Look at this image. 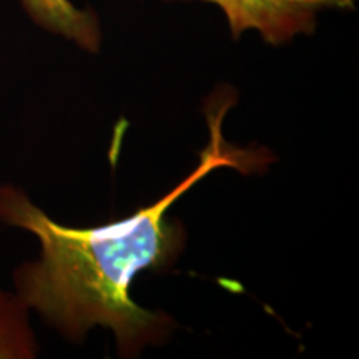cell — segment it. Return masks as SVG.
<instances>
[{"instance_id": "obj_4", "label": "cell", "mask_w": 359, "mask_h": 359, "mask_svg": "<svg viewBox=\"0 0 359 359\" xmlns=\"http://www.w3.org/2000/svg\"><path fill=\"white\" fill-rule=\"evenodd\" d=\"M29 308L15 293L0 290V359H32L39 344L30 326Z\"/></svg>"}, {"instance_id": "obj_2", "label": "cell", "mask_w": 359, "mask_h": 359, "mask_svg": "<svg viewBox=\"0 0 359 359\" xmlns=\"http://www.w3.org/2000/svg\"><path fill=\"white\" fill-rule=\"evenodd\" d=\"M226 17L231 34L255 30L264 42L281 45L299 34H311L318 13L353 8L356 0H208Z\"/></svg>"}, {"instance_id": "obj_1", "label": "cell", "mask_w": 359, "mask_h": 359, "mask_svg": "<svg viewBox=\"0 0 359 359\" xmlns=\"http://www.w3.org/2000/svg\"><path fill=\"white\" fill-rule=\"evenodd\" d=\"M231 100L208 111L210 142L200 163L155 203L118 222L72 228L40 210L24 190L0 185V222L34 235L40 257L13 273L15 294L65 339L80 343L97 326L109 327L120 356L135 358L147 346L165 343L177 323L151 311L130 296L135 276L147 269L163 271L177 262L187 243L185 226L170 218L175 201L222 167H257L258 155L226 145L222 122Z\"/></svg>"}, {"instance_id": "obj_3", "label": "cell", "mask_w": 359, "mask_h": 359, "mask_svg": "<svg viewBox=\"0 0 359 359\" xmlns=\"http://www.w3.org/2000/svg\"><path fill=\"white\" fill-rule=\"evenodd\" d=\"M29 15L48 32L58 34L82 47L97 52L102 42L95 13L75 7L70 0H20Z\"/></svg>"}]
</instances>
